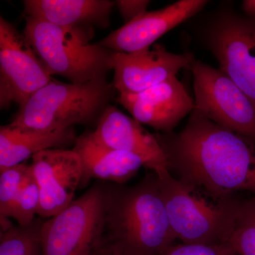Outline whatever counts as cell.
Returning a JSON list of instances; mask_svg holds the SVG:
<instances>
[{"mask_svg":"<svg viewBox=\"0 0 255 255\" xmlns=\"http://www.w3.org/2000/svg\"><path fill=\"white\" fill-rule=\"evenodd\" d=\"M206 0H180L166 7L145 11L97 43L121 53H132L149 48L160 37L199 12Z\"/></svg>","mask_w":255,"mask_h":255,"instance_id":"4fadbf2b","label":"cell"},{"mask_svg":"<svg viewBox=\"0 0 255 255\" xmlns=\"http://www.w3.org/2000/svg\"><path fill=\"white\" fill-rule=\"evenodd\" d=\"M150 3L147 0H117L115 5L127 23L145 13Z\"/></svg>","mask_w":255,"mask_h":255,"instance_id":"603a6c76","label":"cell"},{"mask_svg":"<svg viewBox=\"0 0 255 255\" xmlns=\"http://www.w3.org/2000/svg\"><path fill=\"white\" fill-rule=\"evenodd\" d=\"M32 174L39 188L38 216L51 218L73 201L82 179L80 157L73 150L52 148L32 157Z\"/></svg>","mask_w":255,"mask_h":255,"instance_id":"8fae6325","label":"cell"},{"mask_svg":"<svg viewBox=\"0 0 255 255\" xmlns=\"http://www.w3.org/2000/svg\"><path fill=\"white\" fill-rule=\"evenodd\" d=\"M111 187L97 182L58 214L44 221L43 255H88L105 236Z\"/></svg>","mask_w":255,"mask_h":255,"instance_id":"52a82bcc","label":"cell"},{"mask_svg":"<svg viewBox=\"0 0 255 255\" xmlns=\"http://www.w3.org/2000/svg\"><path fill=\"white\" fill-rule=\"evenodd\" d=\"M44 221L34 219L25 226H14L0 237V255H43L41 231Z\"/></svg>","mask_w":255,"mask_h":255,"instance_id":"ac0fdd59","label":"cell"},{"mask_svg":"<svg viewBox=\"0 0 255 255\" xmlns=\"http://www.w3.org/2000/svg\"><path fill=\"white\" fill-rule=\"evenodd\" d=\"M22 32L51 76L71 83L107 78L114 70L116 51L90 41L94 29L65 28L26 16Z\"/></svg>","mask_w":255,"mask_h":255,"instance_id":"277c9868","label":"cell"},{"mask_svg":"<svg viewBox=\"0 0 255 255\" xmlns=\"http://www.w3.org/2000/svg\"><path fill=\"white\" fill-rule=\"evenodd\" d=\"M116 100L137 122L162 133L173 132L194 109V101L176 76L142 92L119 94Z\"/></svg>","mask_w":255,"mask_h":255,"instance_id":"7c38bea8","label":"cell"},{"mask_svg":"<svg viewBox=\"0 0 255 255\" xmlns=\"http://www.w3.org/2000/svg\"><path fill=\"white\" fill-rule=\"evenodd\" d=\"M31 166L18 164L0 171V219L11 217L15 202Z\"/></svg>","mask_w":255,"mask_h":255,"instance_id":"ffe728a7","label":"cell"},{"mask_svg":"<svg viewBox=\"0 0 255 255\" xmlns=\"http://www.w3.org/2000/svg\"><path fill=\"white\" fill-rule=\"evenodd\" d=\"M242 10L248 17L255 18V0H245L242 3Z\"/></svg>","mask_w":255,"mask_h":255,"instance_id":"d4e9b609","label":"cell"},{"mask_svg":"<svg viewBox=\"0 0 255 255\" xmlns=\"http://www.w3.org/2000/svg\"><path fill=\"white\" fill-rule=\"evenodd\" d=\"M169 171L216 199L250 191L255 195V142L194 110L179 132L154 134Z\"/></svg>","mask_w":255,"mask_h":255,"instance_id":"6da1fadb","label":"cell"},{"mask_svg":"<svg viewBox=\"0 0 255 255\" xmlns=\"http://www.w3.org/2000/svg\"><path fill=\"white\" fill-rule=\"evenodd\" d=\"M73 127L51 132L23 130L9 126L0 128V171L21 164L41 151L74 144Z\"/></svg>","mask_w":255,"mask_h":255,"instance_id":"e0dca14e","label":"cell"},{"mask_svg":"<svg viewBox=\"0 0 255 255\" xmlns=\"http://www.w3.org/2000/svg\"><path fill=\"white\" fill-rule=\"evenodd\" d=\"M88 255H132L124 249L120 245L115 242L111 241L105 235L103 239L100 242L93 251L90 252Z\"/></svg>","mask_w":255,"mask_h":255,"instance_id":"cb8c5ba5","label":"cell"},{"mask_svg":"<svg viewBox=\"0 0 255 255\" xmlns=\"http://www.w3.org/2000/svg\"><path fill=\"white\" fill-rule=\"evenodd\" d=\"M40 202L39 188L31 169L15 202L11 217L17 221L18 226H27L34 220L35 214H38Z\"/></svg>","mask_w":255,"mask_h":255,"instance_id":"44dd1931","label":"cell"},{"mask_svg":"<svg viewBox=\"0 0 255 255\" xmlns=\"http://www.w3.org/2000/svg\"><path fill=\"white\" fill-rule=\"evenodd\" d=\"M199 39L219 70L246 94L255 108V18L231 6L218 8L201 24Z\"/></svg>","mask_w":255,"mask_h":255,"instance_id":"8992f818","label":"cell"},{"mask_svg":"<svg viewBox=\"0 0 255 255\" xmlns=\"http://www.w3.org/2000/svg\"><path fill=\"white\" fill-rule=\"evenodd\" d=\"M73 150L81 162V187H85L92 179L123 184L133 177L140 167H145L138 156L100 143L91 131L77 138Z\"/></svg>","mask_w":255,"mask_h":255,"instance_id":"9a60e30c","label":"cell"},{"mask_svg":"<svg viewBox=\"0 0 255 255\" xmlns=\"http://www.w3.org/2000/svg\"><path fill=\"white\" fill-rule=\"evenodd\" d=\"M228 243L238 255H255V196L241 201Z\"/></svg>","mask_w":255,"mask_h":255,"instance_id":"d6986e66","label":"cell"},{"mask_svg":"<svg viewBox=\"0 0 255 255\" xmlns=\"http://www.w3.org/2000/svg\"><path fill=\"white\" fill-rule=\"evenodd\" d=\"M26 16L65 28H107L115 3L109 0H26Z\"/></svg>","mask_w":255,"mask_h":255,"instance_id":"2e32d148","label":"cell"},{"mask_svg":"<svg viewBox=\"0 0 255 255\" xmlns=\"http://www.w3.org/2000/svg\"><path fill=\"white\" fill-rule=\"evenodd\" d=\"M194 109L211 122L255 142V108L238 85L219 69L194 59Z\"/></svg>","mask_w":255,"mask_h":255,"instance_id":"ba28073f","label":"cell"},{"mask_svg":"<svg viewBox=\"0 0 255 255\" xmlns=\"http://www.w3.org/2000/svg\"><path fill=\"white\" fill-rule=\"evenodd\" d=\"M191 54H176L160 44L132 53L116 52L113 83L119 94L137 93L159 85L191 65Z\"/></svg>","mask_w":255,"mask_h":255,"instance_id":"30bf717a","label":"cell"},{"mask_svg":"<svg viewBox=\"0 0 255 255\" xmlns=\"http://www.w3.org/2000/svg\"><path fill=\"white\" fill-rule=\"evenodd\" d=\"M53 80L23 33L0 17V107L23 105Z\"/></svg>","mask_w":255,"mask_h":255,"instance_id":"9c48e42d","label":"cell"},{"mask_svg":"<svg viewBox=\"0 0 255 255\" xmlns=\"http://www.w3.org/2000/svg\"><path fill=\"white\" fill-rule=\"evenodd\" d=\"M162 255H238L228 243L220 245L174 244Z\"/></svg>","mask_w":255,"mask_h":255,"instance_id":"7402d4cb","label":"cell"},{"mask_svg":"<svg viewBox=\"0 0 255 255\" xmlns=\"http://www.w3.org/2000/svg\"><path fill=\"white\" fill-rule=\"evenodd\" d=\"M117 93L107 78L79 84L53 79L20 106L8 126L23 130L51 132L78 124H97Z\"/></svg>","mask_w":255,"mask_h":255,"instance_id":"3957f363","label":"cell"},{"mask_svg":"<svg viewBox=\"0 0 255 255\" xmlns=\"http://www.w3.org/2000/svg\"><path fill=\"white\" fill-rule=\"evenodd\" d=\"M92 135L107 147L138 156L145 167L156 174L169 171L167 158L155 135L114 106L106 109Z\"/></svg>","mask_w":255,"mask_h":255,"instance_id":"5bb4252c","label":"cell"},{"mask_svg":"<svg viewBox=\"0 0 255 255\" xmlns=\"http://www.w3.org/2000/svg\"><path fill=\"white\" fill-rule=\"evenodd\" d=\"M105 236L132 255H162L175 244L155 172L131 187L112 185Z\"/></svg>","mask_w":255,"mask_h":255,"instance_id":"7a4b0ae2","label":"cell"},{"mask_svg":"<svg viewBox=\"0 0 255 255\" xmlns=\"http://www.w3.org/2000/svg\"><path fill=\"white\" fill-rule=\"evenodd\" d=\"M156 174L176 239L184 244L228 243L241 199L236 195L208 199L209 196L173 177L169 171Z\"/></svg>","mask_w":255,"mask_h":255,"instance_id":"5b68a950","label":"cell"}]
</instances>
